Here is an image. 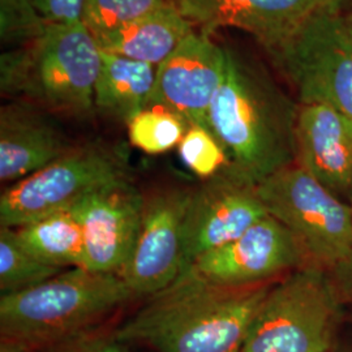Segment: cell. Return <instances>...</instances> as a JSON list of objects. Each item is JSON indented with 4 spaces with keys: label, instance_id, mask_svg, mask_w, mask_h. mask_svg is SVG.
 Masks as SVG:
<instances>
[{
    "label": "cell",
    "instance_id": "cell-1",
    "mask_svg": "<svg viewBox=\"0 0 352 352\" xmlns=\"http://www.w3.org/2000/svg\"><path fill=\"white\" fill-rule=\"evenodd\" d=\"M278 280L223 286L183 273L149 296L115 338L155 352H240Z\"/></svg>",
    "mask_w": 352,
    "mask_h": 352
},
{
    "label": "cell",
    "instance_id": "cell-2",
    "mask_svg": "<svg viewBox=\"0 0 352 352\" xmlns=\"http://www.w3.org/2000/svg\"><path fill=\"white\" fill-rule=\"evenodd\" d=\"M226 75L215 93L209 128L230 170L253 186L296 164L299 104L264 68L226 49Z\"/></svg>",
    "mask_w": 352,
    "mask_h": 352
},
{
    "label": "cell",
    "instance_id": "cell-3",
    "mask_svg": "<svg viewBox=\"0 0 352 352\" xmlns=\"http://www.w3.org/2000/svg\"><path fill=\"white\" fill-rule=\"evenodd\" d=\"M133 295L118 273L67 269L34 287L0 296L3 343L43 347L96 329Z\"/></svg>",
    "mask_w": 352,
    "mask_h": 352
},
{
    "label": "cell",
    "instance_id": "cell-4",
    "mask_svg": "<svg viewBox=\"0 0 352 352\" xmlns=\"http://www.w3.org/2000/svg\"><path fill=\"white\" fill-rule=\"evenodd\" d=\"M102 54L84 23L49 24L30 43L0 56L3 94L23 97L55 113H91Z\"/></svg>",
    "mask_w": 352,
    "mask_h": 352
},
{
    "label": "cell",
    "instance_id": "cell-5",
    "mask_svg": "<svg viewBox=\"0 0 352 352\" xmlns=\"http://www.w3.org/2000/svg\"><path fill=\"white\" fill-rule=\"evenodd\" d=\"M342 304L329 270L302 266L269 292L240 352H330Z\"/></svg>",
    "mask_w": 352,
    "mask_h": 352
},
{
    "label": "cell",
    "instance_id": "cell-6",
    "mask_svg": "<svg viewBox=\"0 0 352 352\" xmlns=\"http://www.w3.org/2000/svg\"><path fill=\"white\" fill-rule=\"evenodd\" d=\"M343 3L315 13L267 52L299 103H327L352 118V11Z\"/></svg>",
    "mask_w": 352,
    "mask_h": 352
},
{
    "label": "cell",
    "instance_id": "cell-7",
    "mask_svg": "<svg viewBox=\"0 0 352 352\" xmlns=\"http://www.w3.org/2000/svg\"><path fill=\"white\" fill-rule=\"evenodd\" d=\"M270 217L289 230L307 261L327 270L352 252V209L298 164L256 186Z\"/></svg>",
    "mask_w": 352,
    "mask_h": 352
},
{
    "label": "cell",
    "instance_id": "cell-8",
    "mask_svg": "<svg viewBox=\"0 0 352 352\" xmlns=\"http://www.w3.org/2000/svg\"><path fill=\"white\" fill-rule=\"evenodd\" d=\"M126 157L102 142L74 146L25 179L8 186L0 197V225L17 228L75 206L93 192L128 179Z\"/></svg>",
    "mask_w": 352,
    "mask_h": 352
},
{
    "label": "cell",
    "instance_id": "cell-9",
    "mask_svg": "<svg viewBox=\"0 0 352 352\" xmlns=\"http://www.w3.org/2000/svg\"><path fill=\"white\" fill-rule=\"evenodd\" d=\"M190 190L162 189L145 197L138 239L119 273L133 298H149L183 273L184 219Z\"/></svg>",
    "mask_w": 352,
    "mask_h": 352
},
{
    "label": "cell",
    "instance_id": "cell-10",
    "mask_svg": "<svg viewBox=\"0 0 352 352\" xmlns=\"http://www.w3.org/2000/svg\"><path fill=\"white\" fill-rule=\"evenodd\" d=\"M308 264L286 227L266 215L226 245L199 257L184 273L223 286H250L278 280Z\"/></svg>",
    "mask_w": 352,
    "mask_h": 352
},
{
    "label": "cell",
    "instance_id": "cell-11",
    "mask_svg": "<svg viewBox=\"0 0 352 352\" xmlns=\"http://www.w3.org/2000/svg\"><path fill=\"white\" fill-rule=\"evenodd\" d=\"M266 215L256 186L230 168L204 180L190 190L184 219L183 273L202 254L239 239Z\"/></svg>",
    "mask_w": 352,
    "mask_h": 352
},
{
    "label": "cell",
    "instance_id": "cell-12",
    "mask_svg": "<svg viewBox=\"0 0 352 352\" xmlns=\"http://www.w3.org/2000/svg\"><path fill=\"white\" fill-rule=\"evenodd\" d=\"M208 32H192L164 63L157 67L148 107L175 113L188 126L209 128V111L226 75V49Z\"/></svg>",
    "mask_w": 352,
    "mask_h": 352
},
{
    "label": "cell",
    "instance_id": "cell-13",
    "mask_svg": "<svg viewBox=\"0 0 352 352\" xmlns=\"http://www.w3.org/2000/svg\"><path fill=\"white\" fill-rule=\"evenodd\" d=\"M144 201L145 197L128 177L76 204L84 236L81 267L120 273L139 235Z\"/></svg>",
    "mask_w": 352,
    "mask_h": 352
},
{
    "label": "cell",
    "instance_id": "cell-14",
    "mask_svg": "<svg viewBox=\"0 0 352 352\" xmlns=\"http://www.w3.org/2000/svg\"><path fill=\"white\" fill-rule=\"evenodd\" d=\"M192 24L213 33L238 28L273 49L315 13L344 0H174Z\"/></svg>",
    "mask_w": 352,
    "mask_h": 352
},
{
    "label": "cell",
    "instance_id": "cell-15",
    "mask_svg": "<svg viewBox=\"0 0 352 352\" xmlns=\"http://www.w3.org/2000/svg\"><path fill=\"white\" fill-rule=\"evenodd\" d=\"M296 164L338 197L352 192V118L327 103H299Z\"/></svg>",
    "mask_w": 352,
    "mask_h": 352
},
{
    "label": "cell",
    "instance_id": "cell-16",
    "mask_svg": "<svg viewBox=\"0 0 352 352\" xmlns=\"http://www.w3.org/2000/svg\"><path fill=\"white\" fill-rule=\"evenodd\" d=\"M74 146L36 104L12 102L0 110V180L12 186Z\"/></svg>",
    "mask_w": 352,
    "mask_h": 352
},
{
    "label": "cell",
    "instance_id": "cell-17",
    "mask_svg": "<svg viewBox=\"0 0 352 352\" xmlns=\"http://www.w3.org/2000/svg\"><path fill=\"white\" fill-rule=\"evenodd\" d=\"M174 0L97 41L102 51L158 67L193 32Z\"/></svg>",
    "mask_w": 352,
    "mask_h": 352
},
{
    "label": "cell",
    "instance_id": "cell-18",
    "mask_svg": "<svg viewBox=\"0 0 352 352\" xmlns=\"http://www.w3.org/2000/svg\"><path fill=\"white\" fill-rule=\"evenodd\" d=\"M102 65L94 106L118 120L128 123L149 106L157 67L102 51Z\"/></svg>",
    "mask_w": 352,
    "mask_h": 352
},
{
    "label": "cell",
    "instance_id": "cell-19",
    "mask_svg": "<svg viewBox=\"0 0 352 352\" xmlns=\"http://www.w3.org/2000/svg\"><path fill=\"white\" fill-rule=\"evenodd\" d=\"M13 230L20 243L39 260L62 269L81 267L84 236L76 205Z\"/></svg>",
    "mask_w": 352,
    "mask_h": 352
},
{
    "label": "cell",
    "instance_id": "cell-20",
    "mask_svg": "<svg viewBox=\"0 0 352 352\" xmlns=\"http://www.w3.org/2000/svg\"><path fill=\"white\" fill-rule=\"evenodd\" d=\"M62 269L36 257L17 239L13 228H0V292L1 295L34 287L62 273Z\"/></svg>",
    "mask_w": 352,
    "mask_h": 352
},
{
    "label": "cell",
    "instance_id": "cell-21",
    "mask_svg": "<svg viewBox=\"0 0 352 352\" xmlns=\"http://www.w3.org/2000/svg\"><path fill=\"white\" fill-rule=\"evenodd\" d=\"M128 138L132 146L146 154H162L179 146L188 124L161 107H146L128 123Z\"/></svg>",
    "mask_w": 352,
    "mask_h": 352
},
{
    "label": "cell",
    "instance_id": "cell-22",
    "mask_svg": "<svg viewBox=\"0 0 352 352\" xmlns=\"http://www.w3.org/2000/svg\"><path fill=\"white\" fill-rule=\"evenodd\" d=\"M166 0H87L82 23L96 41L111 34Z\"/></svg>",
    "mask_w": 352,
    "mask_h": 352
},
{
    "label": "cell",
    "instance_id": "cell-23",
    "mask_svg": "<svg viewBox=\"0 0 352 352\" xmlns=\"http://www.w3.org/2000/svg\"><path fill=\"white\" fill-rule=\"evenodd\" d=\"M177 151L184 166L202 180L212 179L230 168L226 151L208 128L188 126Z\"/></svg>",
    "mask_w": 352,
    "mask_h": 352
},
{
    "label": "cell",
    "instance_id": "cell-24",
    "mask_svg": "<svg viewBox=\"0 0 352 352\" xmlns=\"http://www.w3.org/2000/svg\"><path fill=\"white\" fill-rule=\"evenodd\" d=\"M47 23L30 0H0V38L6 45L20 47L41 37Z\"/></svg>",
    "mask_w": 352,
    "mask_h": 352
},
{
    "label": "cell",
    "instance_id": "cell-25",
    "mask_svg": "<svg viewBox=\"0 0 352 352\" xmlns=\"http://www.w3.org/2000/svg\"><path fill=\"white\" fill-rule=\"evenodd\" d=\"M33 350L36 352H126L124 344L115 338L113 333L109 334L100 330V327Z\"/></svg>",
    "mask_w": 352,
    "mask_h": 352
},
{
    "label": "cell",
    "instance_id": "cell-26",
    "mask_svg": "<svg viewBox=\"0 0 352 352\" xmlns=\"http://www.w3.org/2000/svg\"><path fill=\"white\" fill-rule=\"evenodd\" d=\"M47 24L71 25L82 23L87 0H30Z\"/></svg>",
    "mask_w": 352,
    "mask_h": 352
},
{
    "label": "cell",
    "instance_id": "cell-27",
    "mask_svg": "<svg viewBox=\"0 0 352 352\" xmlns=\"http://www.w3.org/2000/svg\"><path fill=\"white\" fill-rule=\"evenodd\" d=\"M329 273L342 302H352V252Z\"/></svg>",
    "mask_w": 352,
    "mask_h": 352
},
{
    "label": "cell",
    "instance_id": "cell-28",
    "mask_svg": "<svg viewBox=\"0 0 352 352\" xmlns=\"http://www.w3.org/2000/svg\"><path fill=\"white\" fill-rule=\"evenodd\" d=\"M0 352H36L30 347H24L19 344H12V343H3L0 346Z\"/></svg>",
    "mask_w": 352,
    "mask_h": 352
},
{
    "label": "cell",
    "instance_id": "cell-29",
    "mask_svg": "<svg viewBox=\"0 0 352 352\" xmlns=\"http://www.w3.org/2000/svg\"><path fill=\"white\" fill-rule=\"evenodd\" d=\"M350 206H351V209H352V197H351V205H350Z\"/></svg>",
    "mask_w": 352,
    "mask_h": 352
},
{
    "label": "cell",
    "instance_id": "cell-30",
    "mask_svg": "<svg viewBox=\"0 0 352 352\" xmlns=\"http://www.w3.org/2000/svg\"><path fill=\"white\" fill-rule=\"evenodd\" d=\"M336 352H343V351H340V350H338V351H336Z\"/></svg>",
    "mask_w": 352,
    "mask_h": 352
}]
</instances>
